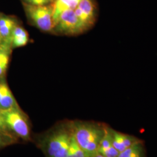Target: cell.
I'll use <instances>...</instances> for the list:
<instances>
[{
	"instance_id": "cell-1",
	"label": "cell",
	"mask_w": 157,
	"mask_h": 157,
	"mask_svg": "<svg viewBox=\"0 0 157 157\" xmlns=\"http://www.w3.org/2000/svg\"><path fill=\"white\" fill-rule=\"evenodd\" d=\"M69 130L88 157H93L98 153L105 128L95 124L73 122L69 125Z\"/></svg>"
},
{
	"instance_id": "cell-2",
	"label": "cell",
	"mask_w": 157,
	"mask_h": 157,
	"mask_svg": "<svg viewBox=\"0 0 157 157\" xmlns=\"http://www.w3.org/2000/svg\"><path fill=\"white\" fill-rule=\"evenodd\" d=\"M29 21L34 26L44 32H51L55 27L52 4L47 6H32L23 3Z\"/></svg>"
},
{
	"instance_id": "cell-3",
	"label": "cell",
	"mask_w": 157,
	"mask_h": 157,
	"mask_svg": "<svg viewBox=\"0 0 157 157\" xmlns=\"http://www.w3.org/2000/svg\"><path fill=\"white\" fill-rule=\"evenodd\" d=\"M8 128L17 137L30 140V128L25 114L20 108L0 110Z\"/></svg>"
},
{
	"instance_id": "cell-4",
	"label": "cell",
	"mask_w": 157,
	"mask_h": 157,
	"mask_svg": "<svg viewBox=\"0 0 157 157\" xmlns=\"http://www.w3.org/2000/svg\"><path fill=\"white\" fill-rule=\"evenodd\" d=\"M71 133L69 129H58L51 134L45 143L48 157H67Z\"/></svg>"
},
{
	"instance_id": "cell-5",
	"label": "cell",
	"mask_w": 157,
	"mask_h": 157,
	"mask_svg": "<svg viewBox=\"0 0 157 157\" xmlns=\"http://www.w3.org/2000/svg\"><path fill=\"white\" fill-rule=\"evenodd\" d=\"M87 29L79 20L74 10H67L63 12L59 15L54 30L59 33L73 35L81 33Z\"/></svg>"
},
{
	"instance_id": "cell-6",
	"label": "cell",
	"mask_w": 157,
	"mask_h": 157,
	"mask_svg": "<svg viewBox=\"0 0 157 157\" xmlns=\"http://www.w3.org/2000/svg\"><path fill=\"white\" fill-rule=\"evenodd\" d=\"M17 26L14 18L0 13V34L2 41L12 44V33Z\"/></svg>"
},
{
	"instance_id": "cell-7",
	"label": "cell",
	"mask_w": 157,
	"mask_h": 157,
	"mask_svg": "<svg viewBox=\"0 0 157 157\" xmlns=\"http://www.w3.org/2000/svg\"><path fill=\"white\" fill-rule=\"evenodd\" d=\"M81 0H55L52 3L53 17L55 25L58 18L63 12L67 10H74Z\"/></svg>"
},
{
	"instance_id": "cell-8",
	"label": "cell",
	"mask_w": 157,
	"mask_h": 157,
	"mask_svg": "<svg viewBox=\"0 0 157 157\" xmlns=\"http://www.w3.org/2000/svg\"><path fill=\"white\" fill-rule=\"evenodd\" d=\"M15 108H19V105L8 84H6L0 101V110H7Z\"/></svg>"
},
{
	"instance_id": "cell-9",
	"label": "cell",
	"mask_w": 157,
	"mask_h": 157,
	"mask_svg": "<svg viewBox=\"0 0 157 157\" xmlns=\"http://www.w3.org/2000/svg\"><path fill=\"white\" fill-rule=\"evenodd\" d=\"M91 21H95V6L93 0H81L78 6Z\"/></svg>"
},
{
	"instance_id": "cell-10",
	"label": "cell",
	"mask_w": 157,
	"mask_h": 157,
	"mask_svg": "<svg viewBox=\"0 0 157 157\" xmlns=\"http://www.w3.org/2000/svg\"><path fill=\"white\" fill-rule=\"evenodd\" d=\"M67 157H89L82 149V148L78 146V143L75 140L74 137L71 133Z\"/></svg>"
},
{
	"instance_id": "cell-11",
	"label": "cell",
	"mask_w": 157,
	"mask_h": 157,
	"mask_svg": "<svg viewBox=\"0 0 157 157\" xmlns=\"http://www.w3.org/2000/svg\"><path fill=\"white\" fill-rule=\"evenodd\" d=\"M118 157H143V147L140 142L136 143L124 151L120 152Z\"/></svg>"
},
{
	"instance_id": "cell-12",
	"label": "cell",
	"mask_w": 157,
	"mask_h": 157,
	"mask_svg": "<svg viewBox=\"0 0 157 157\" xmlns=\"http://www.w3.org/2000/svg\"><path fill=\"white\" fill-rule=\"evenodd\" d=\"M112 131V146L118 151L122 152L126 149V147L124 145V141L122 137V133H120L114 130Z\"/></svg>"
},
{
	"instance_id": "cell-13",
	"label": "cell",
	"mask_w": 157,
	"mask_h": 157,
	"mask_svg": "<svg viewBox=\"0 0 157 157\" xmlns=\"http://www.w3.org/2000/svg\"><path fill=\"white\" fill-rule=\"evenodd\" d=\"M0 133L6 136V137L10 139L14 143L17 141V137L13 135L11 130L8 128L6 124L4 118L3 117L1 112H0Z\"/></svg>"
},
{
	"instance_id": "cell-14",
	"label": "cell",
	"mask_w": 157,
	"mask_h": 157,
	"mask_svg": "<svg viewBox=\"0 0 157 157\" xmlns=\"http://www.w3.org/2000/svg\"><path fill=\"white\" fill-rule=\"evenodd\" d=\"M97 152L105 157H118L119 152L113 146L108 148H98Z\"/></svg>"
},
{
	"instance_id": "cell-15",
	"label": "cell",
	"mask_w": 157,
	"mask_h": 157,
	"mask_svg": "<svg viewBox=\"0 0 157 157\" xmlns=\"http://www.w3.org/2000/svg\"><path fill=\"white\" fill-rule=\"evenodd\" d=\"M29 41V37L17 36L12 38V46L14 48L21 47L26 45Z\"/></svg>"
},
{
	"instance_id": "cell-16",
	"label": "cell",
	"mask_w": 157,
	"mask_h": 157,
	"mask_svg": "<svg viewBox=\"0 0 157 157\" xmlns=\"http://www.w3.org/2000/svg\"><path fill=\"white\" fill-rule=\"evenodd\" d=\"M22 3L32 6H47L52 4L54 0H22Z\"/></svg>"
},
{
	"instance_id": "cell-17",
	"label": "cell",
	"mask_w": 157,
	"mask_h": 157,
	"mask_svg": "<svg viewBox=\"0 0 157 157\" xmlns=\"http://www.w3.org/2000/svg\"><path fill=\"white\" fill-rule=\"evenodd\" d=\"M122 140L124 141V145L126 147V149L129 147L135 144L136 143H137L139 142V140H138L134 137L128 136V135L122 134Z\"/></svg>"
},
{
	"instance_id": "cell-18",
	"label": "cell",
	"mask_w": 157,
	"mask_h": 157,
	"mask_svg": "<svg viewBox=\"0 0 157 157\" xmlns=\"http://www.w3.org/2000/svg\"><path fill=\"white\" fill-rule=\"evenodd\" d=\"M12 143H14V142L8 137H6V136L0 133V149Z\"/></svg>"
},
{
	"instance_id": "cell-19",
	"label": "cell",
	"mask_w": 157,
	"mask_h": 157,
	"mask_svg": "<svg viewBox=\"0 0 157 157\" xmlns=\"http://www.w3.org/2000/svg\"><path fill=\"white\" fill-rule=\"evenodd\" d=\"M93 157H105L104 156H103V155H102L101 154H99V153H97L95 155H94Z\"/></svg>"
},
{
	"instance_id": "cell-20",
	"label": "cell",
	"mask_w": 157,
	"mask_h": 157,
	"mask_svg": "<svg viewBox=\"0 0 157 157\" xmlns=\"http://www.w3.org/2000/svg\"><path fill=\"white\" fill-rule=\"evenodd\" d=\"M0 39H2V38H1V34H0Z\"/></svg>"
}]
</instances>
